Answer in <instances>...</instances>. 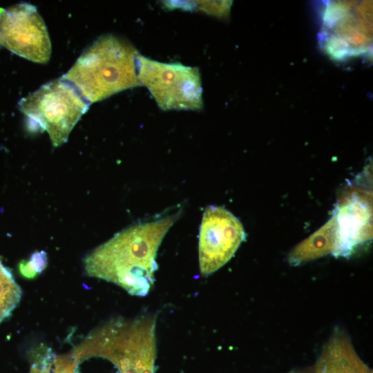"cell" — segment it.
<instances>
[{"instance_id": "cell-7", "label": "cell", "mask_w": 373, "mask_h": 373, "mask_svg": "<svg viewBox=\"0 0 373 373\" xmlns=\"http://www.w3.org/2000/svg\"><path fill=\"white\" fill-rule=\"evenodd\" d=\"M240 221L228 210L215 206L204 211L199 234V265L209 276L225 265L245 239Z\"/></svg>"}, {"instance_id": "cell-6", "label": "cell", "mask_w": 373, "mask_h": 373, "mask_svg": "<svg viewBox=\"0 0 373 373\" xmlns=\"http://www.w3.org/2000/svg\"><path fill=\"white\" fill-rule=\"evenodd\" d=\"M0 44L12 52L36 63H46L51 43L46 24L35 6L15 4L0 13Z\"/></svg>"}, {"instance_id": "cell-3", "label": "cell", "mask_w": 373, "mask_h": 373, "mask_svg": "<svg viewBox=\"0 0 373 373\" xmlns=\"http://www.w3.org/2000/svg\"><path fill=\"white\" fill-rule=\"evenodd\" d=\"M156 318L143 314L113 319L92 332L72 354L76 360L108 359L120 373H154Z\"/></svg>"}, {"instance_id": "cell-8", "label": "cell", "mask_w": 373, "mask_h": 373, "mask_svg": "<svg viewBox=\"0 0 373 373\" xmlns=\"http://www.w3.org/2000/svg\"><path fill=\"white\" fill-rule=\"evenodd\" d=\"M371 216L370 208L355 197L338 208L333 216L337 238L336 256H347L356 245L370 239Z\"/></svg>"}, {"instance_id": "cell-19", "label": "cell", "mask_w": 373, "mask_h": 373, "mask_svg": "<svg viewBox=\"0 0 373 373\" xmlns=\"http://www.w3.org/2000/svg\"><path fill=\"white\" fill-rule=\"evenodd\" d=\"M2 10H3V8H0V13L1 12ZM1 44H0V48H1Z\"/></svg>"}, {"instance_id": "cell-18", "label": "cell", "mask_w": 373, "mask_h": 373, "mask_svg": "<svg viewBox=\"0 0 373 373\" xmlns=\"http://www.w3.org/2000/svg\"><path fill=\"white\" fill-rule=\"evenodd\" d=\"M288 373H310V372H306V371H303V370H294L290 371V372H288Z\"/></svg>"}, {"instance_id": "cell-9", "label": "cell", "mask_w": 373, "mask_h": 373, "mask_svg": "<svg viewBox=\"0 0 373 373\" xmlns=\"http://www.w3.org/2000/svg\"><path fill=\"white\" fill-rule=\"evenodd\" d=\"M363 8L361 14L365 8ZM363 4V3H362ZM359 7L358 13L356 16L346 14L345 19H340L328 10L325 12V26L330 30L332 29L334 34L327 39V48L328 52L336 57H343L348 53L359 52L358 48H364L367 44L370 45L372 39V27L370 19H359V14L361 7ZM338 14L341 17L339 3H335ZM357 52V53H358Z\"/></svg>"}, {"instance_id": "cell-4", "label": "cell", "mask_w": 373, "mask_h": 373, "mask_svg": "<svg viewBox=\"0 0 373 373\" xmlns=\"http://www.w3.org/2000/svg\"><path fill=\"white\" fill-rule=\"evenodd\" d=\"M89 105L75 86L61 77L42 85L19 102L29 129L47 131L54 146L67 141Z\"/></svg>"}, {"instance_id": "cell-13", "label": "cell", "mask_w": 373, "mask_h": 373, "mask_svg": "<svg viewBox=\"0 0 373 373\" xmlns=\"http://www.w3.org/2000/svg\"><path fill=\"white\" fill-rule=\"evenodd\" d=\"M231 4V1H185L184 8H198L208 15L222 17L229 14Z\"/></svg>"}, {"instance_id": "cell-17", "label": "cell", "mask_w": 373, "mask_h": 373, "mask_svg": "<svg viewBox=\"0 0 373 373\" xmlns=\"http://www.w3.org/2000/svg\"><path fill=\"white\" fill-rule=\"evenodd\" d=\"M19 269L21 275L28 278H35L38 274L29 261L22 260L19 265Z\"/></svg>"}, {"instance_id": "cell-16", "label": "cell", "mask_w": 373, "mask_h": 373, "mask_svg": "<svg viewBox=\"0 0 373 373\" xmlns=\"http://www.w3.org/2000/svg\"><path fill=\"white\" fill-rule=\"evenodd\" d=\"M29 262L34 270L37 274H39L46 267V254L44 251L35 252L32 255L30 260Z\"/></svg>"}, {"instance_id": "cell-15", "label": "cell", "mask_w": 373, "mask_h": 373, "mask_svg": "<svg viewBox=\"0 0 373 373\" xmlns=\"http://www.w3.org/2000/svg\"><path fill=\"white\" fill-rule=\"evenodd\" d=\"M32 358L33 361L30 373H48L49 361L46 356L38 355Z\"/></svg>"}, {"instance_id": "cell-11", "label": "cell", "mask_w": 373, "mask_h": 373, "mask_svg": "<svg viewBox=\"0 0 373 373\" xmlns=\"http://www.w3.org/2000/svg\"><path fill=\"white\" fill-rule=\"evenodd\" d=\"M336 245V225L332 218L321 229L294 247L288 256V262L291 265H299L327 254H334Z\"/></svg>"}, {"instance_id": "cell-2", "label": "cell", "mask_w": 373, "mask_h": 373, "mask_svg": "<svg viewBox=\"0 0 373 373\" xmlns=\"http://www.w3.org/2000/svg\"><path fill=\"white\" fill-rule=\"evenodd\" d=\"M138 51L129 42L113 35L99 37L87 48L61 77L90 104L140 86Z\"/></svg>"}, {"instance_id": "cell-14", "label": "cell", "mask_w": 373, "mask_h": 373, "mask_svg": "<svg viewBox=\"0 0 373 373\" xmlns=\"http://www.w3.org/2000/svg\"><path fill=\"white\" fill-rule=\"evenodd\" d=\"M77 362L73 354L56 356L52 352L48 373H75Z\"/></svg>"}, {"instance_id": "cell-12", "label": "cell", "mask_w": 373, "mask_h": 373, "mask_svg": "<svg viewBox=\"0 0 373 373\" xmlns=\"http://www.w3.org/2000/svg\"><path fill=\"white\" fill-rule=\"evenodd\" d=\"M21 296V288L0 261V324L11 314Z\"/></svg>"}, {"instance_id": "cell-1", "label": "cell", "mask_w": 373, "mask_h": 373, "mask_svg": "<svg viewBox=\"0 0 373 373\" xmlns=\"http://www.w3.org/2000/svg\"><path fill=\"white\" fill-rule=\"evenodd\" d=\"M181 210L117 233L86 257L88 276L113 283L133 296H144L152 288L159 247Z\"/></svg>"}, {"instance_id": "cell-5", "label": "cell", "mask_w": 373, "mask_h": 373, "mask_svg": "<svg viewBox=\"0 0 373 373\" xmlns=\"http://www.w3.org/2000/svg\"><path fill=\"white\" fill-rule=\"evenodd\" d=\"M137 79L164 111H198L203 107L200 74L197 68L162 63L139 54Z\"/></svg>"}, {"instance_id": "cell-10", "label": "cell", "mask_w": 373, "mask_h": 373, "mask_svg": "<svg viewBox=\"0 0 373 373\" xmlns=\"http://www.w3.org/2000/svg\"><path fill=\"white\" fill-rule=\"evenodd\" d=\"M314 373H372L356 352L343 331L335 330L323 346Z\"/></svg>"}]
</instances>
